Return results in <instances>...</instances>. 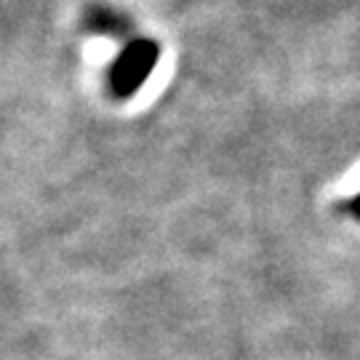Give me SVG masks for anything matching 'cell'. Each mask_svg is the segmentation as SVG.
<instances>
[{
    "mask_svg": "<svg viewBox=\"0 0 360 360\" xmlns=\"http://www.w3.org/2000/svg\"><path fill=\"white\" fill-rule=\"evenodd\" d=\"M155 65H158V46L150 40H134L129 49L117 56L115 67H112V75H110L112 94L120 99L134 96L136 89L153 75Z\"/></svg>",
    "mask_w": 360,
    "mask_h": 360,
    "instance_id": "1",
    "label": "cell"
},
{
    "mask_svg": "<svg viewBox=\"0 0 360 360\" xmlns=\"http://www.w3.org/2000/svg\"><path fill=\"white\" fill-rule=\"evenodd\" d=\"M352 214L360 219V193L355 195V200H352Z\"/></svg>",
    "mask_w": 360,
    "mask_h": 360,
    "instance_id": "2",
    "label": "cell"
}]
</instances>
